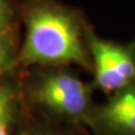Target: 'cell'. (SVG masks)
Returning a JSON list of instances; mask_svg holds the SVG:
<instances>
[{"mask_svg": "<svg viewBox=\"0 0 135 135\" xmlns=\"http://www.w3.org/2000/svg\"><path fill=\"white\" fill-rule=\"evenodd\" d=\"M27 33L20 52L26 64H77L91 69L84 25L69 8L52 0H38L26 18Z\"/></svg>", "mask_w": 135, "mask_h": 135, "instance_id": "cell-1", "label": "cell"}, {"mask_svg": "<svg viewBox=\"0 0 135 135\" xmlns=\"http://www.w3.org/2000/svg\"><path fill=\"white\" fill-rule=\"evenodd\" d=\"M34 99L44 109L71 122L87 120L94 112L92 88L64 70L46 72L37 81Z\"/></svg>", "mask_w": 135, "mask_h": 135, "instance_id": "cell-2", "label": "cell"}, {"mask_svg": "<svg viewBox=\"0 0 135 135\" xmlns=\"http://www.w3.org/2000/svg\"><path fill=\"white\" fill-rule=\"evenodd\" d=\"M84 37L98 89L112 95L135 82V41L119 43L101 38L89 26Z\"/></svg>", "mask_w": 135, "mask_h": 135, "instance_id": "cell-3", "label": "cell"}, {"mask_svg": "<svg viewBox=\"0 0 135 135\" xmlns=\"http://www.w3.org/2000/svg\"><path fill=\"white\" fill-rule=\"evenodd\" d=\"M88 123L98 135H135V82L109 95Z\"/></svg>", "mask_w": 135, "mask_h": 135, "instance_id": "cell-4", "label": "cell"}, {"mask_svg": "<svg viewBox=\"0 0 135 135\" xmlns=\"http://www.w3.org/2000/svg\"><path fill=\"white\" fill-rule=\"evenodd\" d=\"M15 112V94L8 86H0V123L11 120Z\"/></svg>", "mask_w": 135, "mask_h": 135, "instance_id": "cell-5", "label": "cell"}, {"mask_svg": "<svg viewBox=\"0 0 135 135\" xmlns=\"http://www.w3.org/2000/svg\"><path fill=\"white\" fill-rule=\"evenodd\" d=\"M14 62V47L7 31L0 32V75H2Z\"/></svg>", "mask_w": 135, "mask_h": 135, "instance_id": "cell-6", "label": "cell"}, {"mask_svg": "<svg viewBox=\"0 0 135 135\" xmlns=\"http://www.w3.org/2000/svg\"><path fill=\"white\" fill-rule=\"evenodd\" d=\"M11 19V10L7 0H0V32L7 31Z\"/></svg>", "mask_w": 135, "mask_h": 135, "instance_id": "cell-7", "label": "cell"}, {"mask_svg": "<svg viewBox=\"0 0 135 135\" xmlns=\"http://www.w3.org/2000/svg\"><path fill=\"white\" fill-rule=\"evenodd\" d=\"M0 135H7V129H6L5 123H0Z\"/></svg>", "mask_w": 135, "mask_h": 135, "instance_id": "cell-8", "label": "cell"}, {"mask_svg": "<svg viewBox=\"0 0 135 135\" xmlns=\"http://www.w3.org/2000/svg\"><path fill=\"white\" fill-rule=\"evenodd\" d=\"M32 135H57V134H54V133H51V132H37V133H34Z\"/></svg>", "mask_w": 135, "mask_h": 135, "instance_id": "cell-9", "label": "cell"}, {"mask_svg": "<svg viewBox=\"0 0 135 135\" xmlns=\"http://www.w3.org/2000/svg\"><path fill=\"white\" fill-rule=\"evenodd\" d=\"M134 41H135V38H134Z\"/></svg>", "mask_w": 135, "mask_h": 135, "instance_id": "cell-10", "label": "cell"}]
</instances>
